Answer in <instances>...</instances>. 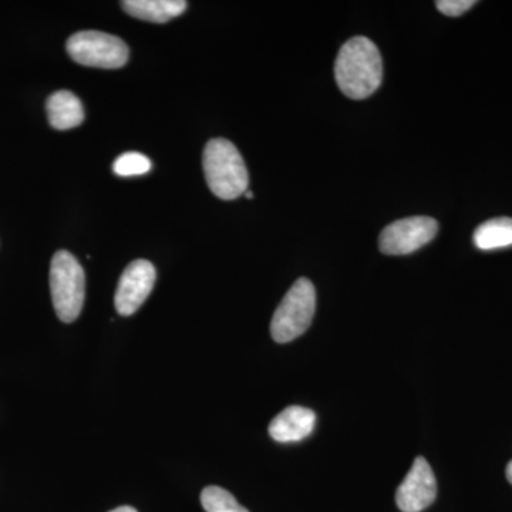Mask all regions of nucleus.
Here are the masks:
<instances>
[{
	"label": "nucleus",
	"instance_id": "f257e3e1",
	"mask_svg": "<svg viewBox=\"0 0 512 512\" xmlns=\"http://www.w3.org/2000/svg\"><path fill=\"white\" fill-rule=\"evenodd\" d=\"M340 92L353 100H363L379 89L383 80V60L379 49L367 37L348 40L335 63Z\"/></svg>",
	"mask_w": 512,
	"mask_h": 512
},
{
	"label": "nucleus",
	"instance_id": "f03ea898",
	"mask_svg": "<svg viewBox=\"0 0 512 512\" xmlns=\"http://www.w3.org/2000/svg\"><path fill=\"white\" fill-rule=\"evenodd\" d=\"M205 180L212 194L221 200H235L248 191L249 174L238 148L225 140L208 141L202 157Z\"/></svg>",
	"mask_w": 512,
	"mask_h": 512
},
{
	"label": "nucleus",
	"instance_id": "7ed1b4c3",
	"mask_svg": "<svg viewBox=\"0 0 512 512\" xmlns=\"http://www.w3.org/2000/svg\"><path fill=\"white\" fill-rule=\"evenodd\" d=\"M50 292L56 315L64 323H72L82 313L86 276L76 256L67 251L56 252L50 265Z\"/></svg>",
	"mask_w": 512,
	"mask_h": 512
},
{
	"label": "nucleus",
	"instance_id": "20e7f679",
	"mask_svg": "<svg viewBox=\"0 0 512 512\" xmlns=\"http://www.w3.org/2000/svg\"><path fill=\"white\" fill-rule=\"evenodd\" d=\"M316 311L315 286L301 278L292 285L278 306L271 322V335L275 342H292L311 326Z\"/></svg>",
	"mask_w": 512,
	"mask_h": 512
},
{
	"label": "nucleus",
	"instance_id": "39448f33",
	"mask_svg": "<svg viewBox=\"0 0 512 512\" xmlns=\"http://www.w3.org/2000/svg\"><path fill=\"white\" fill-rule=\"evenodd\" d=\"M66 49L74 62L99 69H120L128 60L124 40L97 30L76 33L67 40Z\"/></svg>",
	"mask_w": 512,
	"mask_h": 512
},
{
	"label": "nucleus",
	"instance_id": "423d86ee",
	"mask_svg": "<svg viewBox=\"0 0 512 512\" xmlns=\"http://www.w3.org/2000/svg\"><path fill=\"white\" fill-rule=\"evenodd\" d=\"M439 224L430 217H410L383 229L379 248L386 255H407L436 238Z\"/></svg>",
	"mask_w": 512,
	"mask_h": 512
},
{
	"label": "nucleus",
	"instance_id": "0eeeda50",
	"mask_svg": "<svg viewBox=\"0 0 512 512\" xmlns=\"http://www.w3.org/2000/svg\"><path fill=\"white\" fill-rule=\"evenodd\" d=\"M156 279V268L150 261L137 259L131 262L121 274L116 296H114L117 312L121 316L136 313L153 291Z\"/></svg>",
	"mask_w": 512,
	"mask_h": 512
},
{
	"label": "nucleus",
	"instance_id": "6e6552de",
	"mask_svg": "<svg viewBox=\"0 0 512 512\" xmlns=\"http://www.w3.org/2000/svg\"><path fill=\"white\" fill-rule=\"evenodd\" d=\"M437 481L426 458L417 457L396 493V504L403 512H421L434 503Z\"/></svg>",
	"mask_w": 512,
	"mask_h": 512
},
{
	"label": "nucleus",
	"instance_id": "1a4fd4ad",
	"mask_svg": "<svg viewBox=\"0 0 512 512\" xmlns=\"http://www.w3.org/2000/svg\"><path fill=\"white\" fill-rule=\"evenodd\" d=\"M316 414L302 406H291L278 414L269 424V436L278 443H293L311 436Z\"/></svg>",
	"mask_w": 512,
	"mask_h": 512
},
{
	"label": "nucleus",
	"instance_id": "9d476101",
	"mask_svg": "<svg viewBox=\"0 0 512 512\" xmlns=\"http://www.w3.org/2000/svg\"><path fill=\"white\" fill-rule=\"evenodd\" d=\"M50 126L56 130L79 127L84 120V110L79 97L67 90L53 93L46 103Z\"/></svg>",
	"mask_w": 512,
	"mask_h": 512
},
{
	"label": "nucleus",
	"instance_id": "9b49d317",
	"mask_svg": "<svg viewBox=\"0 0 512 512\" xmlns=\"http://www.w3.org/2000/svg\"><path fill=\"white\" fill-rule=\"evenodd\" d=\"M124 12L146 22L165 23L183 15L188 3L184 0H126Z\"/></svg>",
	"mask_w": 512,
	"mask_h": 512
},
{
	"label": "nucleus",
	"instance_id": "f8f14e48",
	"mask_svg": "<svg viewBox=\"0 0 512 512\" xmlns=\"http://www.w3.org/2000/svg\"><path fill=\"white\" fill-rule=\"evenodd\" d=\"M474 244L483 251L512 247V218H495L474 232Z\"/></svg>",
	"mask_w": 512,
	"mask_h": 512
},
{
	"label": "nucleus",
	"instance_id": "ddd939ff",
	"mask_svg": "<svg viewBox=\"0 0 512 512\" xmlns=\"http://www.w3.org/2000/svg\"><path fill=\"white\" fill-rule=\"evenodd\" d=\"M201 504L207 512H249L224 488L211 485L201 493Z\"/></svg>",
	"mask_w": 512,
	"mask_h": 512
},
{
	"label": "nucleus",
	"instance_id": "4468645a",
	"mask_svg": "<svg viewBox=\"0 0 512 512\" xmlns=\"http://www.w3.org/2000/svg\"><path fill=\"white\" fill-rule=\"evenodd\" d=\"M151 170L150 158L141 153L121 154L113 164V171L119 177H134L147 174Z\"/></svg>",
	"mask_w": 512,
	"mask_h": 512
},
{
	"label": "nucleus",
	"instance_id": "2eb2a0df",
	"mask_svg": "<svg viewBox=\"0 0 512 512\" xmlns=\"http://www.w3.org/2000/svg\"><path fill=\"white\" fill-rule=\"evenodd\" d=\"M476 3V0H439L436 6L443 15L457 18L473 8Z\"/></svg>",
	"mask_w": 512,
	"mask_h": 512
},
{
	"label": "nucleus",
	"instance_id": "dca6fc26",
	"mask_svg": "<svg viewBox=\"0 0 512 512\" xmlns=\"http://www.w3.org/2000/svg\"><path fill=\"white\" fill-rule=\"evenodd\" d=\"M110 512H137L136 508L128 507V505H123V507L116 508V510H111Z\"/></svg>",
	"mask_w": 512,
	"mask_h": 512
},
{
	"label": "nucleus",
	"instance_id": "f3484780",
	"mask_svg": "<svg viewBox=\"0 0 512 512\" xmlns=\"http://www.w3.org/2000/svg\"><path fill=\"white\" fill-rule=\"evenodd\" d=\"M507 478L508 481H510V483L512 484V461H510V464H508L507 467Z\"/></svg>",
	"mask_w": 512,
	"mask_h": 512
},
{
	"label": "nucleus",
	"instance_id": "a211bd4d",
	"mask_svg": "<svg viewBox=\"0 0 512 512\" xmlns=\"http://www.w3.org/2000/svg\"><path fill=\"white\" fill-rule=\"evenodd\" d=\"M245 195H247V198H254V194L251 191L245 192Z\"/></svg>",
	"mask_w": 512,
	"mask_h": 512
}]
</instances>
